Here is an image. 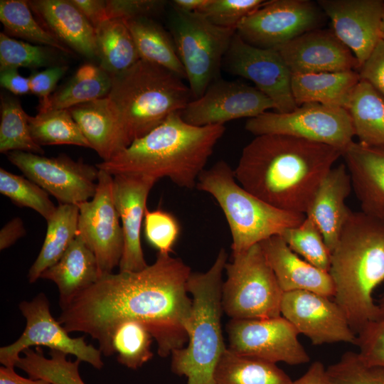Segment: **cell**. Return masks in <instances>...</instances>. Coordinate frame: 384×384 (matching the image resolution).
<instances>
[{
    "label": "cell",
    "mask_w": 384,
    "mask_h": 384,
    "mask_svg": "<svg viewBox=\"0 0 384 384\" xmlns=\"http://www.w3.org/2000/svg\"><path fill=\"white\" fill-rule=\"evenodd\" d=\"M111 84V75L100 66L85 64L78 69L65 85L53 92L47 101L39 103L38 112L69 109L104 97L109 92Z\"/></svg>",
    "instance_id": "obj_31"
},
{
    "label": "cell",
    "mask_w": 384,
    "mask_h": 384,
    "mask_svg": "<svg viewBox=\"0 0 384 384\" xmlns=\"http://www.w3.org/2000/svg\"><path fill=\"white\" fill-rule=\"evenodd\" d=\"M264 0H209L198 12L215 25L237 28L240 21L266 3Z\"/></svg>",
    "instance_id": "obj_43"
},
{
    "label": "cell",
    "mask_w": 384,
    "mask_h": 384,
    "mask_svg": "<svg viewBox=\"0 0 384 384\" xmlns=\"http://www.w3.org/2000/svg\"><path fill=\"white\" fill-rule=\"evenodd\" d=\"M166 1L159 0H105L106 19L128 21L142 16L151 17L160 12Z\"/></svg>",
    "instance_id": "obj_46"
},
{
    "label": "cell",
    "mask_w": 384,
    "mask_h": 384,
    "mask_svg": "<svg viewBox=\"0 0 384 384\" xmlns=\"http://www.w3.org/2000/svg\"><path fill=\"white\" fill-rule=\"evenodd\" d=\"M67 70L66 65H53L41 71H34L28 77L31 93L38 97L39 103L47 101Z\"/></svg>",
    "instance_id": "obj_47"
},
{
    "label": "cell",
    "mask_w": 384,
    "mask_h": 384,
    "mask_svg": "<svg viewBox=\"0 0 384 384\" xmlns=\"http://www.w3.org/2000/svg\"><path fill=\"white\" fill-rule=\"evenodd\" d=\"M326 373L329 384H384V366L366 363L358 352L346 351Z\"/></svg>",
    "instance_id": "obj_41"
},
{
    "label": "cell",
    "mask_w": 384,
    "mask_h": 384,
    "mask_svg": "<svg viewBox=\"0 0 384 384\" xmlns=\"http://www.w3.org/2000/svg\"><path fill=\"white\" fill-rule=\"evenodd\" d=\"M95 28L106 21L105 0H71Z\"/></svg>",
    "instance_id": "obj_50"
},
{
    "label": "cell",
    "mask_w": 384,
    "mask_h": 384,
    "mask_svg": "<svg viewBox=\"0 0 384 384\" xmlns=\"http://www.w3.org/2000/svg\"><path fill=\"white\" fill-rule=\"evenodd\" d=\"M292 384H329L326 368L319 361L313 362L307 370Z\"/></svg>",
    "instance_id": "obj_52"
},
{
    "label": "cell",
    "mask_w": 384,
    "mask_h": 384,
    "mask_svg": "<svg viewBox=\"0 0 384 384\" xmlns=\"http://www.w3.org/2000/svg\"><path fill=\"white\" fill-rule=\"evenodd\" d=\"M21 151L43 155L44 150L33 139L28 114L20 101L11 95L1 96L0 152Z\"/></svg>",
    "instance_id": "obj_37"
},
{
    "label": "cell",
    "mask_w": 384,
    "mask_h": 384,
    "mask_svg": "<svg viewBox=\"0 0 384 384\" xmlns=\"http://www.w3.org/2000/svg\"><path fill=\"white\" fill-rule=\"evenodd\" d=\"M326 16L309 0H272L242 19L236 33L245 42L275 48L311 30L321 28Z\"/></svg>",
    "instance_id": "obj_12"
},
{
    "label": "cell",
    "mask_w": 384,
    "mask_h": 384,
    "mask_svg": "<svg viewBox=\"0 0 384 384\" xmlns=\"http://www.w3.org/2000/svg\"><path fill=\"white\" fill-rule=\"evenodd\" d=\"M378 304L383 315L367 324L357 334L356 346L361 359L368 364L384 366V292Z\"/></svg>",
    "instance_id": "obj_45"
},
{
    "label": "cell",
    "mask_w": 384,
    "mask_h": 384,
    "mask_svg": "<svg viewBox=\"0 0 384 384\" xmlns=\"http://www.w3.org/2000/svg\"><path fill=\"white\" fill-rule=\"evenodd\" d=\"M125 21L141 60L163 67L181 79H186L184 68L170 32L149 16Z\"/></svg>",
    "instance_id": "obj_28"
},
{
    "label": "cell",
    "mask_w": 384,
    "mask_h": 384,
    "mask_svg": "<svg viewBox=\"0 0 384 384\" xmlns=\"http://www.w3.org/2000/svg\"><path fill=\"white\" fill-rule=\"evenodd\" d=\"M0 21L9 36L54 48L65 54L72 50L46 30L34 18L28 1L1 0Z\"/></svg>",
    "instance_id": "obj_35"
},
{
    "label": "cell",
    "mask_w": 384,
    "mask_h": 384,
    "mask_svg": "<svg viewBox=\"0 0 384 384\" xmlns=\"http://www.w3.org/2000/svg\"><path fill=\"white\" fill-rule=\"evenodd\" d=\"M156 181L154 178L141 175L113 176V201L124 235L119 271L137 272L148 266L141 244V227L148 195Z\"/></svg>",
    "instance_id": "obj_21"
},
{
    "label": "cell",
    "mask_w": 384,
    "mask_h": 384,
    "mask_svg": "<svg viewBox=\"0 0 384 384\" xmlns=\"http://www.w3.org/2000/svg\"><path fill=\"white\" fill-rule=\"evenodd\" d=\"M50 48L23 42L0 33V68H38L50 65L53 57Z\"/></svg>",
    "instance_id": "obj_42"
},
{
    "label": "cell",
    "mask_w": 384,
    "mask_h": 384,
    "mask_svg": "<svg viewBox=\"0 0 384 384\" xmlns=\"http://www.w3.org/2000/svg\"><path fill=\"white\" fill-rule=\"evenodd\" d=\"M113 176L99 169L96 193L80 203L78 234L94 253L100 277L119 265L124 235L112 196Z\"/></svg>",
    "instance_id": "obj_15"
},
{
    "label": "cell",
    "mask_w": 384,
    "mask_h": 384,
    "mask_svg": "<svg viewBox=\"0 0 384 384\" xmlns=\"http://www.w3.org/2000/svg\"><path fill=\"white\" fill-rule=\"evenodd\" d=\"M6 156L27 178L53 195L60 204L78 205L89 201L96 193L99 174L96 166L66 155L46 157L13 151Z\"/></svg>",
    "instance_id": "obj_13"
},
{
    "label": "cell",
    "mask_w": 384,
    "mask_h": 384,
    "mask_svg": "<svg viewBox=\"0 0 384 384\" xmlns=\"http://www.w3.org/2000/svg\"><path fill=\"white\" fill-rule=\"evenodd\" d=\"M18 308L26 319V327L16 341L0 348V362L4 366L14 368L20 353L27 348L46 346L73 355L96 369L103 367L99 348L87 344L85 336H70L58 319L53 317L50 302L44 293L38 294L31 301L21 302Z\"/></svg>",
    "instance_id": "obj_11"
},
{
    "label": "cell",
    "mask_w": 384,
    "mask_h": 384,
    "mask_svg": "<svg viewBox=\"0 0 384 384\" xmlns=\"http://www.w3.org/2000/svg\"><path fill=\"white\" fill-rule=\"evenodd\" d=\"M341 157L361 211L384 219V149L352 142Z\"/></svg>",
    "instance_id": "obj_23"
},
{
    "label": "cell",
    "mask_w": 384,
    "mask_h": 384,
    "mask_svg": "<svg viewBox=\"0 0 384 384\" xmlns=\"http://www.w3.org/2000/svg\"><path fill=\"white\" fill-rule=\"evenodd\" d=\"M358 73L361 80L370 83L384 97V40L378 41Z\"/></svg>",
    "instance_id": "obj_48"
},
{
    "label": "cell",
    "mask_w": 384,
    "mask_h": 384,
    "mask_svg": "<svg viewBox=\"0 0 384 384\" xmlns=\"http://www.w3.org/2000/svg\"><path fill=\"white\" fill-rule=\"evenodd\" d=\"M26 234L21 218H15L7 223L0 231V250H5Z\"/></svg>",
    "instance_id": "obj_51"
},
{
    "label": "cell",
    "mask_w": 384,
    "mask_h": 384,
    "mask_svg": "<svg viewBox=\"0 0 384 384\" xmlns=\"http://www.w3.org/2000/svg\"><path fill=\"white\" fill-rule=\"evenodd\" d=\"M144 224L145 236L149 244L159 252L169 254L180 232L176 218L162 210L146 208Z\"/></svg>",
    "instance_id": "obj_44"
},
{
    "label": "cell",
    "mask_w": 384,
    "mask_h": 384,
    "mask_svg": "<svg viewBox=\"0 0 384 384\" xmlns=\"http://www.w3.org/2000/svg\"><path fill=\"white\" fill-rule=\"evenodd\" d=\"M0 85L14 95H22L31 92L28 78L21 75L17 68L1 69Z\"/></svg>",
    "instance_id": "obj_49"
},
{
    "label": "cell",
    "mask_w": 384,
    "mask_h": 384,
    "mask_svg": "<svg viewBox=\"0 0 384 384\" xmlns=\"http://www.w3.org/2000/svg\"><path fill=\"white\" fill-rule=\"evenodd\" d=\"M28 122L33 140L41 146L71 144L91 148L68 109L28 114Z\"/></svg>",
    "instance_id": "obj_36"
},
{
    "label": "cell",
    "mask_w": 384,
    "mask_h": 384,
    "mask_svg": "<svg viewBox=\"0 0 384 384\" xmlns=\"http://www.w3.org/2000/svg\"><path fill=\"white\" fill-rule=\"evenodd\" d=\"M228 254L221 249L205 272H191L188 292L192 311L186 346L171 353V370L187 378V384H215L214 372L227 349L221 327L223 273Z\"/></svg>",
    "instance_id": "obj_6"
},
{
    "label": "cell",
    "mask_w": 384,
    "mask_h": 384,
    "mask_svg": "<svg viewBox=\"0 0 384 384\" xmlns=\"http://www.w3.org/2000/svg\"><path fill=\"white\" fill-rule=\"evenodd\" d=\"M191 268L178 257L158 252L155 262L137 272L102 275L62 310L58 321L68 332H83L98 342L102 354H114L111 334L122 321L144 324L165 358L188 342L192 311Z\"/></svg>",
    "instance_id": "obj_1"
},
{
    "label": "cell",
    "mask_w": 384,
    "mask_h": 384,
    "mask_svg": "<svg viewBox=\"0 0 384 384\" xmlns=\"http://www.w3.org/2000/svg\"><path fill=\"white\" fill-rule=\"evenodd\" d=\"M339 149L284 134H262L242 149L234 169L246 191L279 209L306 213Z\"/></svg>",
    "instance_id": "obj_2"
},
{
    "label": "cell",
    "mask_w": 384,
    "mask_h": 384,
    "mask_svg": "<svg viewBox=\"0 0 384 384\" xmlns=\"http://www.w3.org/2000/svg\"><path fill=\"white\" fill-rule=\"evenodd\" d=\"M79 208L77 205L60 204L47 221L46 235L41 250L31 265L28 278L35 282L41 274L55 265L78 235Z\"/></svg>",
    "instance_id": "obj_32"
},
{
    "label": "cell",
    "mask_w": 384,
    "mask_h": 384,
    "mask_svg": "<svg viewBox=\"0 0 384 384\" xmlns=\"http://www.w3.org/2000/svg\"><path fill=\"white\" fill-rule=\"evenodd\" d=\"M0 193L18 206L33 209L47 221L57 209L44 189L30 179L3 168L0 169Z\"/></svg>",
    "instance_id": "obj_40"
},
{
    "label": "cell",
    "mask_w": 384,
    "mask_h": 384,
    "mask_svg": "<svg viewBox=\"0 0 384 384\" xmlns=\"http://www.w3.org/2000/svg\"><path fill=\"white\" fill-rule=\"evenodd\" d=\"M292 74L358 71L351 50L332 29L316 28L275 48Z\"/></svg>",
    "instance_id": "obj_20"
},
{
    "label": "cell",
    "mask_w": 384,
    "mask_h": 384,
    "mask_svg": "<svg viewBox=\"0 0 384 384\" xmlns=\"http://www.w3.org/2000/svg\"><path fill=\"white\" fill-rule=\"evenodd\" d=\"M360 143L384 149V97L361 80L346 107Z\"/></svg>",
    "instance_id": "obj_29"
},
{
    "label": "cell",
    "mask_w": 384,
    "mask_h": 384,
    "mask_svg": "<svg viewBox=\"0 0 384 384\" xmlns=\"http://www.w3.org/2000/svg\"><path fill=\"white\" fill-rule=\"evenodd\" d=\"M330 297L309 291L284 292L281 316L314 345L356 344L357 336L338 305Z\"/></svg>",
    "instance_id": "obj_18"
},
{
    "label": "cell",
    "mask_w": 384,
    "mask_h": 384,
    "mask_svg": "<svg viewBox=\"0 0 384 384\" xmlns=\"http://www.w3.org/2000/svg\"><path fill=\"white\" fill-rule=\"evenodd\" d=\"M259 244L283 292L309 291L334 297V287L329 273L302 259L280 235L272 236Z\"/></svg>",
    "instance_id": "obj_22"
},
{
    "label": "cell",
    "mask_w": 384,
    "mask_h": 384,
    "mask_svg": "<svg viewBox=\"0 0 384 384\" xmlns=\"http://www.w3.org/2000/svg\"><path fill=\"white\" fill-rule=\"evenodd\" d=\"M0 384H52L42 379L26 378L19 375L14 368H0Z\"/></svg>",
    "instance_id": "obj_53"
},
{
    "label": "cell",
    "mask_w": 384,
    "mask_h": 384,
    "mask_svg": "<svg viewBox=\"0 0 384 384\" xmlns=\"http://www.w3.org/2000/svg\"><path fill=\"white\" fill-rule=\"evenodd\" d=\"M196 188L211 195L221 208L232 235V255L287 228L299 225L306 215L275 208L243 188L233 169L218 161L198 177Z\"/></svg>",
    "instance_id": "obj_7"
},
{
    "label": "cell",
    "mask_w": 384,
    "mask_h": 384,
    "mask_svg": "<svg viewBox=\"0 0 384 384\" xmlns=\"http://www.w3.org/2000/svg\"><path fill=\"white\" fill-rule=\"evenodd\" d=\"M209 0H174L172 5L174 9L186 12H198Z\"/></svg>",
    "instance_id": "obj_54"
},
{
    "label": "cell",
    "mask_w": 384,
    "mask_h": 384,
    "mask_svg": "<svg viewBox=\"0 0 384 384\" xmlns=\"http://www.w3.org/2000/svg\"><path fill=\"white\" fill-rule=\"evenodd\" d=\"M28 3L40 24L62 43L87 58L96 56L95 28L71 0Z\"/></svg>",
    "instance_id": "obj_25"
},
{
    "label": "cell",
    "mask_w": 384,
    "mask_h": 384,
    "mask_svg": "<svg viewBox=\"0 0 384 384\" xmlns=\"http://www.w3.org/2000/svg\"><path fill=\"white\" fill-rule=\"evenodd\" d=\"M380 37H381V39L384 40V11H383V15L381 26H380Z\"/></svg>",
    "instance_id": "obj_55"
},
{
    "label": "cell",
    "mask_w": 384,
    "mask_h": 384,
    "mask_svg": "<svg viewBox=\"0 0 384 384\" xmlns=\"http://www.w3.org/2000/svg\"><path fill=\"white\" fill-rule=\"evenodd\" d=\"M170 33L184 68L193 100L198 99L218 79L220 68L236 28L215 25L199 12L174 9Z\"/></svg>",
    "instance_id": "obj_9"
},
{
    "label": "cell",
    "mask_w": 384,
    "mask_h": 384,
    "mask_svg": "<svg viewBox=\"0 0 384 384\" xmlns=\"http://www.w3.org/2000/svg\"><path fill=\"white\" fill-rule=\"evenodd\" d=\"M83 135L103 161L120 151L117 134L105 107L104 98L68 109Z\"/></svg>",
    "instance_id": "obj_34"
},
{
    "label": "cell",
    "mask_w": 384,
    "mask_h": 384,
    "mask_svg": "<svg viewBox=\"0 0 384 384\" xmlns=\"http://www.w3.org/2000/svg\"><path fill=\"white\" fill-rule=\"evenodd\" d=\"M245 129L255 136H292L330 145L341 151L353 142L355 136L346 109L319 103H305L289 112H265L249 119Z\"/></svg>",
    "instance_id": "obj_10"
},
{
    "label": "cell",
    "mask_w": 384,
    "mask_h": 384,
    "mask_svg": "<svg viewBox=\"0 0 384 384\" xmlns=\"http://www.w3.org/2000/svg\"><path fill=\"white\" fill-rule=\"evenodd\" d=\"M100 277L94 253L78 234L60 259L46 270L40 278L51 280L57 285L59 305L63 310Z\"/></svg>",
    "instance_id": "obj_26"
},
{
    "label": "cell",
    "mask_w": 384,
    "mask_h": 384,
    "mask_svg": "<svg viewBox=\"0 0 384 384\" xmlns=\"http://www.w3.org/2000/svg\"><path fill=\"white\" fill-rule=\"evenodd\" d=\"M153 336L142 322L126 319L119 322L111 334V346L117 361L136 370L153 357L151 345Z\"/></svg>",
    "instance_id": "obj_38"
},
{
    "label": "cell",
    "mask_w": 384,
    "mask_h": 384,
    "mask_svg": "<svg viewBox=\"0 0 384 384\" xmlns=\"http://www.w3.org/2000/svg\"><path fill=\"white\" fill-rule=\"evenodd\" d=\"M336 36L351 50L360 68L380 37L384 11L381 0H319Z\"/></svg>",
    "instance_id": "obj_19"
},
{
    "label": "cell",
    "mask_w": 384,
    "mask_h": 384,
    "mask_svg": "<svg viewBox=\"0 0 384 384\" xmlns=\"http://www.w3.org/2000/svg\"><path fill=\"white\" fill-rule=\"evenodd\" d=\"M351 190L345 164L333 166L321 183L306 213L317 225L331 252L351 211L345 204Z\"/></svg>",
    "instance_id": "obj_24"
},
{
    "label": "cell",
    "mask_w": 384,
    "mask_h": 384,
    "mask_svg": "<svg viewBox=\"0 0 384 384\" xmlns=\"http://www.w3.org/2000/svg\"><path fill=\"white\" fill-rule=\"evenodd\" d=\"M95 31L96 56L100 66L110 75L127 70L140 60L125 21L108 19L97 25Z\"/></svg>",
    "instance_id": "obj_30"
},
{
    "label": "cell",
    "mask_w": 384,
    "mask_h": 384,
    "mask_svg": "<svg viewBox=\"0 0 384 384\" xmlns=\"http://www.w3.org/2000/svg\"><path fill=\"white\" fill-rule=\"evenodd\" d=\"M270 109L274 110V104L255 87L240 81L218 79L202 96L191 100L180 114L188 124L203 127L253 118Z\"/></svg>",
    "instance_id": "obj_17"
},
{
    "label": "cell",
    "mask_w": 384,
    "mask_h": 384,
    "mask_svg": "<svg viewBox=\"0 0 384 384\" xmlns=\"http://www.w3.org/2000/svg\"><path fill=\"white\" fill-rule=\"evenodd\" d=\"M228 348L234 353L270 363L297 366L310 357L298 339L299 333L283 316L231 319L227 324Z\"/></svg>",
    "instance_id": "obj_14"
},
{
    "label": "cell",
    "mask_w": 384,
    "mask_h": 384,
    "mask_svg": "<svg viewBox=\"0 0 384 384\" xmlns=\"http://www.w3.org/2000/svg\"><path fill=\"white\" fill-rule=\"evenodd\" d=\"M334 302L357 334L383 313L373 297L384 282V219L351 211L331 252Z\"/></svg>",
    "instance_id": "obj_4"
},
{
    "label": "cell",
    "mask_w": 384,
    "mask_h": 384,
    "mask_svg": "<svg viewBox=\"0 0 384 384\" xmlns=\"http://www.w3.org/2000/svg\"><path fill=\"white\" fill-rule=\"evenodd\" d=\"M280 236L293 252L317 268L329 272L331 252L311 219L306 216L299 225L286 229Z\"/></svg>",
    "instance_id": "obj_39"
},
{
    "label": "cell",
    "mask_w": 384,
    "mask_h": 384,
    "mask_svg": "<svg viewBox=\"0 0 384 384\" xmlns=\"http://www.w3.org/2000/svg\"><path fill=\"white\" fill-rule=\"evenodd\" d=\"M223 283V311L231 319H268L281 316L283 291L260 244L232 255Z\"/></svg>",
    "instance_id": "obj_8"
},
{
    "label": "cell",
    "mask_w": 384,
    "mask_h": 384,
    "mask_svg": "<svg viewBox=\"0 0 384 384\" xmlns=\"http://www.w3.org/2000/svg\"><path fill=\"white\" fill-rule=\"evenodd\" d=\"M215 384H292L276 363L240 356L228 347L214 372Z\"/></svg>",
    "instance_id": "obj_33"
},
{
    "label": "cell",
    "mask_w": 384,
    "mask_h": 384,
    "mask_svg": "<svg viewBox=\"0 0 384 384\" xmlns=\"http://www.w3.org/2000/svg\"><path fill=\"white\" fill-rule=\"evenodd\" d=\"M104 100L121 151L155 129L193 100L188 86L171 71L139 60L127 70L111 75Z\"/></svg>",
    "instance_id": "obj_5"
},
{
    "label": "cell",
    "mask_w": 384,
    "mask_h": 384,
    "mask_svg": "<svg viewBox=\"0 0 384 384\" xmlns=\"http://www.w3.org/2000/svg\"><path fill=\"white\" fill-rule=\"evenodd\" d=\"M360 80L357 70L296 73L292 75V91L297 106L319 103L346 110L352 92Z\"/></svg>",
    "instance_id": "obj_27"
},
{
    "label": "cell",
    "mask_w": 384,
    "mask_h": 384,
    "mask_svg": "<svg viewBox=\"0 0 384 384\" xmlns=\"http://www.w3.org/2000/svg\"><path fill=\"white\" fill-rule=\"evenodd\" d=\"M225 131L223 124L191 125L176 112L110 160L95 166L113 176L141 175L157 181L167 177L178 186L191 189Z\"/></svg>",
    "instance_id": "obj_3"
},
{
    "label": "cell",
    "mask_w": 384,
    "mask_h": 384,
    "mask_svg": "<svg viewBox=\"0 0 384 384\" xmlns=\"http://www.w3.org/2000/svg\"><path fill=\"white\" fill-rule=\"evenodd\" d=\"M230 73L250 80L274 104L275 112L295 110L292 91V73L276 48L250 45L237 33L233 38L223 62Z\"/></svg>",
    "instance_id": "obj_16"
}]
</instances>
